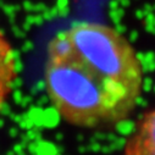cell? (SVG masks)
I'll list each match as a JSON object with an SVG mask.
<instances>
[{"instance_id": "obj_2", "label": "cell", "mask_w": 155, "mask_h": 155, "mask_svg": "<svg viewBox=\"0 0 155 155\" xmlns=\"http://www.w3.org/2000/svg\"><path fill=\"white\" fill-rule=\"evenodd\" d=\"M122 155H155V107L140 116L124 144Z\"/></svg>"}, {"instance_id": "obj_3", "label": "cell", "mask_w": 155, "mask_h": 155, "mask_svg": "<svg viewBox=\"0 0 155 155\" xmlns=\"http://www.w3.org/2000/svg\"><path fill=\"white\" fill-rule=\"evenodd\" d=\"M17 58L9 38L0 31V111L12 93L17 78Z\"/></svg>"}, {"instance_id": "obj_1", "label": "cell", "mask_w": 155, "mask_h": 155, "mask_svg": "<svg viewBox=\"0 0 155 155\" xmlns=\"http://www.w3.org/2000/svg\"><path fill=\"white\" fill-rule=\"evenodd\" d=\"M143 86L136 49L109 25L74 22L48 43L45 92L61 120L71 126L99 128L126 121Z\"/></svg>"}]
</instances>
